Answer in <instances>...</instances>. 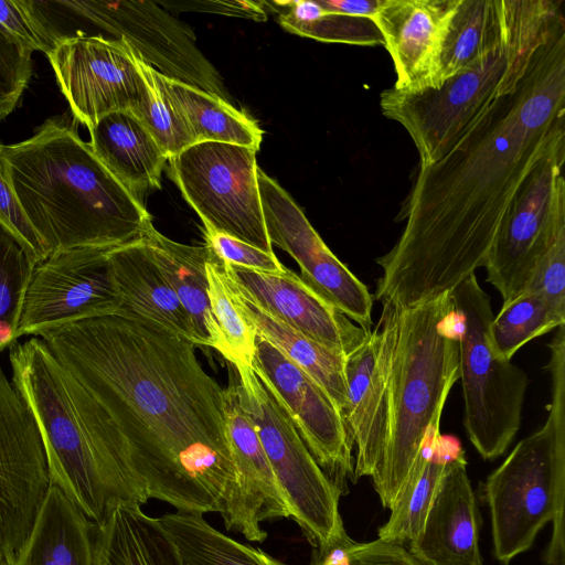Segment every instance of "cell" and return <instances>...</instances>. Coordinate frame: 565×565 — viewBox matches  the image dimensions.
I'll list each match as a JSON object with an SVG mask.
<instances>
[{"instance_id": "obj_1", "label": "cell", "mask_w": 565, "mask_h": 565, "mask_svg": "<svg viewBox=\"0 0 565 565\" xmlns=\"http://www.w3.org/2000/svg\"><path fill=\"white\" fill-rule=\"evenodd\" d=\"M40 339L104 408L148 499L221 513L236 490L225 388L192 342L122 315L76 321Z\"/></svg>"}, {"instance_id": "obj_2", "label": "cell", "mask_w": 565, "mask_h": 565, "mask_svg": "<svg viewBox=\"0 0 565 565\" xmlns=\"http://www.w3.org/2000/svg\"><path fill=\"white\" fill-rule=\"evenodd\" d=\"M565 132V28L533 54L501 96L436 163L419 167L396 221L395 245L376 259L373 298L397 309L452 291L483 267L526 175Z\"/></svg>"}, {"instance_id": "obj_3", "label": "cell", "mask_w": 565, "mask_h": 565, "mask_svg": "<svg viewBox=\"0 0 565 565\" xmlns=\"http://www.w3.org/2000/svg\"><path fill=\"white\" fill-rule=\"evenodd\" d=\"M19 203L47 257L74 248H115L152 225L141 203L98 160L68 120L51 118L4 145Z\"/></svg>"}, {"instance_id": "obj_4", "label": "cell", "mask_w": 565, "mask_h": 565, "mask_svg": "<svg viewBox=\"0 0 565 565\" xmlns=\"http://www.w3.org/2000/svg\"><path fill=\"white\" fill-rule=\"evenodd\" d=\"M9 349L11 381L38 424L51 484L96 524L116 503L146 504L124 443L94 396L43 340Z\"/></svg>"}, {"instance_id": "obj_5", "label": "cell", "mask_w": 565, "mask_h": 565, "mask_svg": "<svg viewBox=\"0 0 565 565\" xmlns=\"http://www.w3.org/2000/svg\"><path fill=\"white\" fill-rule=\"evenodd\" d=\"M395 309L390 374L388 435L372 478L391 509L429 436L439 429L459 380V337L451 291Z\"/></svg>"}, {"instance_id": "obj_6", "label": "cell", "mask_w": 565, "mask_h": 565, "mask_svg": "<svg viewBox=\"0 0 565 565\" xmlns=\"http://www.w3.org/2000/svg\"><path fill=\"white\" fill-rule=\"evenodd\" d=\"M564 0H519L513 24L502 43L470 68L437 88L380 94L382 114L409 135L419 167L443 159L526 72L534 52L565 26Z\"/></svg>"}, {"instance_id": "obj_7", "label": "cell", "mask_w": 565, "mask_h": 565, "mask_svg": "<svg viewBox=\"0 0 565 565\" xmlns=\"http://www.w3.org/2000/svg\"><path fill=\"white\" fill-rule=\"evenodd\" d=\"M546 365L552 398L542 427L520 440L487 478L493 555L503 565L530 550L552 522L546 565H565V326L556 329Z\"/></svg>"}, {"instance_id": "obj_8", "label": "cell", "mask_w": 565, "mask_h": 565, "mask_svg": "<svg viewBox=\"0 0 565 565\" xmlns=\"http://www.w3.org/2000/svg\"><path fill=\"white\" fill-rule=\"evenodd\" d=\"M459 337V379L466 434L487 460L505 452L516 436L529 385L526 373L493 353L488 326L493 312L476 274L451 291Z\"/></svg>"}, {"instance_id": "obj_9", "label": "cell", "mask_w": 565, "mask_h": 565, "mask_svg": "<svg viewBox=\"0 0 565 565\" xmlns=\"http://www.w3.org/2000/svg\"><path fill=\"white\" fill-rule=\"evenodd\" d=\"M33 9L56 43L67 25L87 22L122 40L163 76L227 100L222 77L196 45L192 30L152 1L32 0Z\"/></svg>"}, {"instance_id": "obj_10", "label": "cell", "mask_w": 565, "mask_h": 565, "mask_svg": "<svg viewBox=\"0 0 565 565\" xmlns=\"http://www.w3.org/2000/svg\"><path fill=\"white\" fill-rule=\"evenodd\" d=\"M237 373L239 406L258 435L290 518L313 548L331 546L348 535L339 511L342 490L320 468L288 414L254 370Z\"/></svg>"}, {"instance_id": "obj_11", "label": "cell", "mask_w": 565, "mask_h": 565, "mask_svg": "<svg viewBox=\"0 0 565 565\" xmlns=\"http://www.w3.org/2000/svg\"><path fill=\"white\" fill-rule=\"evenodd\" d=\"M168 173L203 227L274 253L257 181L256 151L220 142H196L168 159Z\"/></svg>"}, {"instance_id": "obj_12", "label": "cell", "mask_w": 565, "mask_h": 565, "mask_svg": "<svg viewBox=\"0 0 565 565\" xmlns=\"http://www.w3.org/2000/svg\"><path fill=\"white\" fill-rule=\"evenodd\" d=\"M565 132L556 137L509 204L484 268L507 302L522 294L555 237L565 231Z\"/></svg>"}, {"instance_id": "obj_13", "label": "cell", "mask_w": 565, "mask_h": 565, "mask_svg": "<svg viewBox=\"0 0 565 565\" xmlns=\"http://www.w3.org/2000/svg\"><path fill=\"white\" fill-rule=\"evenodd\" d=\"M116 248V247H115ZM113 248L60 250L35 265L24 295L17 340L85 319L117 315L107 257Z\"/></svg>"}, {"instance_id": "obj_14", "label": "cell", "mask_w": 565, "mask_h": 565, "mask_svg": "<svg viewBox=\"0 0 565 565\" xmlns=\"http://www.w3.org/2000/svg\"><path fill=\"white\" fill-rule=\"evenodd\" d=\"M268 238L300 268L301 280L365 332L371 331L373 295L326 245L303 211L278 182L257 169Z\"/></svg>"}, {"instance_id": "obj_15", "label": "cell", "mask_w": 565, "mask_h": 565, "mask_svg": "<svg viewBox=\"0 0 565 565\" xmlns=\"http://www.w3.org/2000/svg\"><path fill=\"white\" fill-rule=\"evenodd\" d=\"M77 122L88 129L103 116L132 110L143 77L131 47L102 34L62 40L46 55Z\"/></svg>"}, {"instance_id": "obj_16", "label": "cell", "mask_w": 565, "mask_h": 565, "mask_svg": "<svg viewBox=\"0 0 565 565\" xmlns=\"http://www.w3.org/2000/svg\"><path fill=\"white\" fill-rule=\"evenodd\" d=\"M253 370L288 414L323 472L342 490L353 475V441L343 414L303 370L263 338Z\"/></svg>"}, {"instance_id": "obj_17", "label": "cell", "mask_w": 565, "mask_h": 565, "mask_svg": "<svg viewBox=\"0 0 565 565\" xmlns=\"http://www.w3.org/2000/svg\"><path fill=\"white\" fill-rule=\"evenodd\" d=\"M395 309L383 306L374 330L345 356L347 403L342 411L355 460L352 479L373 478L385 451L390 420V374Z\"/></svg>"}, {"instance_id": "obj_18", "label": "cell", "mask_w": 565, "mask_h": 565, "mask_svg": "<svg viewBox=\"0 0 565 565\" xmlns=\"http://www.w3.org/2000/svg\"><path fill=\"white\" fill-rule=\"evenodd\" d=\"M226 281L274 318L321 345L349 355L367 335L290 269L271 274L222 264Z\"/></svg>"}, {"instance_id": "obj_19", "label": "cell", "mask_w": 565, "mask_h": 565, "mask_svg": "<svg viewBox=\"0 0 565 565\" xmlns=\"http://www.w3.org/2000/svg\"><path fill=\"white\" fill-rule=\"evenodd\" d=\"M459 0H383L371 18L390 53L403 93L435 88L441 46Z\"/></svg>"}, {"instance_id": "obj_20", "label": "cell", "mask_w": 565, "mask_h": 565, "mask_svg": "<svg viewBox=\"0 0 565 565\" xmlns=\"http://www.w3.org/2000/svg\"><path fill=\"white\" fill-rule=\"evenodd\" d=\"M225 401L226 433L236 472V490L220 515L226 530L260 543L267 539L260 524L267 520L290 518V509L258 435L239 406L235 385L225 388Z\"/></svg>"}, {"instance_id": "obj_21", "label": "cell", "mask_w": 565, "mask_h": 565, "mask_svg": "<svg viewBox=\"0 0 565 565\" xmlns=\"http://www.w3.org/2000/svg\"><path fill=\"white\" fill-rule=\"evenodd\" d=\"M408 546L424 565H483L478 508L463 450L447 459L424 524Z\"/></svg>"}, {"instance_id": "obj_22", "label": "cell", "mask_w": 565, "mask_h": 565, "mask_svg": "<svg viewBox=\"0 0 565 565\" xmlns=\"http://www.w3.org/2000/svg\"><path fill=\"white\" fill-rule=\"evenodd\" d=\"M107 268L119 300L117 315L156 323L195 345H203L190 315L141 238L113 248Z\"/></svg>"}, {"instance_id": "obj_23", "label": "cell", "mask_w": 565, "mask_h": 565, "mask_svg": "<svg viewBox=\"0 0 565 565\" xmlns=\"http://www.w3.org/2000/svg\"><path fill=\"white\" fill-rule=\"evenodd\" d=\"M88 131L94 154L141 203L161 188L168 157L130 110L109 113Z\"/></svg>"}, {"instance_id": "obj_24", "label": "cell", "mask_w": 565, "mask_h": 565, "mask_svg": "<svg viewBox=\"0 0 565 565\" xmlns=\"http://www.w3.org/2000/svg\"><path fill=\"white\" fill-rule=\"evenodd\" d=\"M96 530L97 524L51 484L10 565H95Z\"/></svg>"}, {"instance_id": "obj_25", "label": "cell", "mask_w": 565, "mask_h": 565, "mask_svg": "<svg viewBox=\"0 0 565 565\" xmlns=\"http://www.w3.org/2000/svg\"><path fill=\"white\" fill-rule=\"evenodd\" d=\"M141 241L190 315L203 345L224 356V341L207 295L206 262L212 257L209 248L177 243L153 225L147 228Z\"/></svg>"}, {"instance_id": "obj_26", "label": "cell", "mask_w": 565, "mask_h": 565, "mask_svg": "<svg viewBox=\"0 0 565 565\" xmlns=\"http://www.w3.org/2000/svg\"><path fill=\"white\" fill-rule=\"evenodd\" d=\"M95 565H181L175 544L158 518L119 502L97 524Z\"/></svg>"}, {"instance_id": "obj_27", "label": "cell", "mask_w": 565, "mask_h": 565, "mask_svg": "<svg viewBox=\"0 0 565 565\" xmlns=\"http://www.w3.org/2000/svg\"><path fill=\"white\" fill-rule=\"evenodd\" d=\"M519 0H459L439 57L437 88L480 62L508 35Z\"/></svg>"}, {"instance_id": "obj_28", "label": "cell", "mask_w": 565, "mask_h": 565, "mask_svg": "<svg viewBox=\"0 0 565 565\" xmlns=\"http://www.w3.org/2000/svg\"><path fill=\"white\" fill-rule=\"evenodd\" d=\"M227 286L234 306L256 335L273 344L311 376L342 413L347 403L345 356L290 328L246 299L228 282Z\"/></svg>"}, {"instance_id": "obj_29", "label": "cell", "mask_w": 565, "mask_h": 565, "mask_svg": "<svg viewBox=\"0 0 565 565\" xmlns=\"http://www.w3.org/2000/svg\"><path fill=\"white\" fill-rule=\"evenodd\" d=\"M161 93L179 111L195 143L220 141L249 147L257 151L263 130L228 100L195 86L168 78L152 68Z\"/></svg>"}, {"instance_id": "obj_30", "label": "cell", "mask_w": 565, "mask_h": 565, "mask_svg": "<svg viewBox=\"0 0 565 565\" xmlns=\"http://www.w3.org/2000/svg\"><path fill=\"white\" fill-rule=\"evenodd\" d=\"M158 520L175 544L181 565H287L259 547L225 535L204 514L177 511Z\"/></svg>"}, {"instance_id": "obj_31", "label": "cell", "mask_w": 565, "mask_h": 565, "mask_svg": "<svg viewBox=\"0 0 565 565\" xmlns=\"http://www.w3.org/2000/svg\"><path fill=\"white\" fill-rule=\"evenodd\" d=\"M439 445V430H435L390 509V518L379 529V539L405 545L420 531L447 462L438 450Z\"/></svg>"}, {"instance_id": "obj_32", "label": "cell", "mask_w": 565, "mask_h": 565, "mask_svg": "<svg viewBox=\"0 0 565 565\" xmlns=\"http://www.w3.org/2000/svg\"><path fill=\"white\" fill-rule=\"evenodd\" d=\"M565 324V311L542 295L524 291L502 302L488 326V341L497 358L512 361L527 342Z\"/></svg>"}, {"instance_id": "obj_33", "label": "cell", "mask_w": 565, "mask_h": 565, "mask_svg": "<svg viewBox=\"0 0 565 565\" xmlns=\"http://www.w3.org/2000/svg\"><path fill=\"white\" fill-rule=\"evenodd\" d=\"M35 265L24 245L0 223V351L18 342L24 295Z\"/></svg>"}, {"instance_id": "obj_34", "label": "cell", "mask_w": 565, "mask_h": 565, "mask_svg": "<svg viewBox=\"0 0 565 565\" xmlns=\"http://www.w3.org/2000/svg\"><path fill=\"white\" fill-rule=\"evenodd\" d=\"M206 277L211 309L225 345L224 358L237 371L253 369L257 335L234 306L222 264L213 255L206 262Z\"/></svg>"}, {"instance_id": "obj_35", "label": "cell", "mask_w": 565, "mask_h": 565, "mask_svg": "<svg viewBox=\"0 0 565 565\" xmlns=\"http://www.w3.org/2000/svg\"><path fill=\"white\" fill-rule=\"evenodd\" d=\"M135 53V52H134ZM143 77L138 104L131 113L140 120L168 159L195 143L185 121L154 82L152 67L135 53Z\"/></svg>"}, {"instance_id": "obj_36", "label": "cell", "mask_w": 565, "mask_h": 565, "mask_svg": "<svg viewBox=\"0 0 565 565\" xmlns=\"http://www.w3.org/2000/svg\"><path fill=\"white\" fill-rule=\"evenodd\" d=\"M308 565H424L404 544L376 539L358 543L349 535L331 546L313 548Z\"/></svg>"}, {"instance_id": "obj_37", "label": "cell", "mask_w": 565, "mask_h": 565, "mask_svg": "<svg viewBox=\"0 0 565 565\" xmlns=\"http://www.w3.org/2000/svg\"><path fill=\"white\" fill-rule=\"evenodd\" d=\"M286 30L300 36L328 43L360 46L384 45L383 38L371 19L329 13L324 10L313 21L292 25Z\"/></svg>"}, {"instance_id": "obj_38", "label": "cell", "mask_w": 565, "mask_h": 565, "mask_svg": "<svg viewBox=\"0 0 565 565\" xmlns=\"http://www.w3.org/2000/svg\"><path fill=\"white\" fill-rule=\"evenodd\" d=\"M0 31L25 50L49 55L55 46L30 0H0Z\"/></svg>"}, {"instance_id": "obj_39", "label": "cell", "mask_w": 565, "mask_h": 565, "mask_svg": "<svg viewBox=\"0 0 565 565\" xmlns=\"http://www.w3.org/2000/svg\"><path fill=\"white\" fill-rule=\"evenodd\" d=\"M32 52L0 31V120L17 107L32 75Z\"/></svg>"}, {"instance_id": "obj_40", "label": "cell", "mask_w": 565, "mask_h": 565, "mask_svg": "<svg viewBox=\"0 0 565 565\" xmlns=\"http://www.w3.org/2000/svg\"><path fill=\"white\" fill-rule=\"evenodd\" d=\"M204 245L221 264L280 274L286 270L274 253L264 252L227 234L203 227Z\"/></svg>"}, {"instance_id": "obj_41", "label": "cell", "mask_w": 565, "mask_h": 565, "mask_svg": "<svg viewBox=\"0 0 565 565\" xmlns=\"http://www.w3.org/2000/svg\"><path fill=\"white\" fill-rule=\"evenodd\" d=\"M0 223L7 227L28 249L36 264L47 258V253L38 234L29 223L13 191L0 141Z\"/></svg>"}, {"instance_id": "obj_42", "label": "cell", "mask_w": 565, "mask_h": 565, "mask_svg": "<svg viewBox=\"0 0 565 565\" xmlns=\"http://www.w3.org/2000/svg\"><path fill=\"white\" fill-rule=\"evenodd\" d=\"M524 291L539 292L565 311V231L555 237Z\"/></svg>"}, {"instance_id": "obj_43", "label": "cell", "mask_w": 565, "mask_h": 565, "mask_svg": "<svg viewBox=\"0 0 565 565\" xmlns=\"http://www.w3.org/2000/svg\"><path fill=\"white\" fill-rule=\"evenodd\" d=\"M329 13L371 19L380 9L383 0H317Z\"/></svg>"}, {"instance_id": "obj_44", "label": "cell", "mask_w": 565, "mask_h": 565, "mask_svg": "<svg viewBox=\"0 0 565 565\" xmlns=\"http://www.w3.org/2000/svg\"><path fill=\"white\" fill-rule=\"evenodd\" d=\"M0 565H3V564L0 562Z\"/></svg>"}]
</instances>
